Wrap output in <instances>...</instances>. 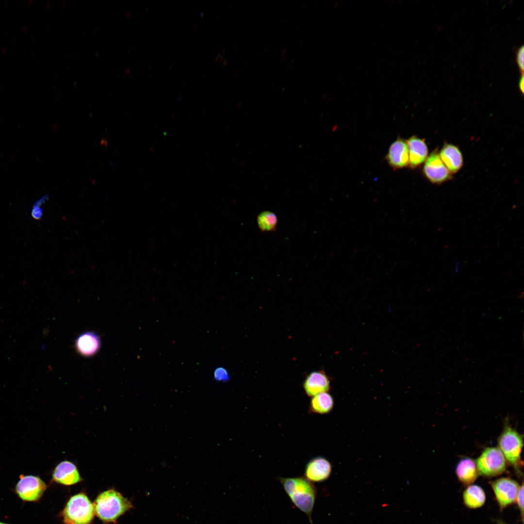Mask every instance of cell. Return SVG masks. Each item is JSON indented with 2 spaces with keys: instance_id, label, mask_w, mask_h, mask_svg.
<instances>
[{
  "instance_id": "20",
  "label": "cell",
  "mask_w": 524,
  "mask_h": 524,
  "mask_svg": "<svg viewBox=\"0 0 524 524\" xmlns=\"http://www.w3.org/2000/svg\"><path fill=\"white\" fill-rule=\"evenodd\" d=\"M214 377L217 381H226L229 379V375L227 371L223 368H218L214 372Z\"/></svg>"
},
{
  "instance_id": "8",
  "label": "cell",
  "mask_w": 524,
  "mask_h": 524,
  "mask_svg": "<svg viewBox=\"0 0 524 524\" xmlns=\"http://www.w3.org/2000/svg\"><path fill=\"white\" fill-rule=\"evenodd\" d=\"M423 172L427 179L435 183L443 182L450 178V172L436 152L426 160Z\"/></svg>"
},
{
  "instance_id": "13",
  "label": "cell",
  "mask_w": 524,
  "mask_h": 524,
  "mask_svg": "<svg viewBox=\"0 0 524 524\" xmlns=\"http://www.w3.org/2000/svg\"><path fill=\"white\" fill-rule=\"evenodd\" d=\"M389 164L395 169L406 167L409 164V152L406 142L398 138L390 146L386 156Z\"/></svg>"
},
{
  "instance_id": "12",
  "label": "cell",
  "mask_w": 524,
  "mask_h": 524,
  "mask_svg": "<svg viewBox=\"0 0 524 524\" xmlns=\"http://www.w3.org/2000/svg\"><path fill=\"white\" fill-rule=\"evenodd\" d=\"M303 388L307 395L312 397L328 391L329 380L324 371H314L307 376L303 383Z\"/></svg>"
},
{
  "instance_id": "3",
  "label": "cell",
  "mask_w": 524,
  "mask_h": 524,
  "mask_svg": "<svg viewBox=\"0 0 524 524\" xmlns=\"http://www.w3.org/2000/svg\"><path fill=\"white\" fill-rule=\"evenodd\" d=\"M94 506L84 493L72 496L62 513L66 524H89L95 515Z\"/></svg>"
},
{
  "instance_id": "14",
  "label": "cell",
  "mask_w": 524,
  "mask_h": 524,
  "mask_svg": "<svg viewBox=\"0 0 524 524\" xmlns=\"http://www.w3.org/2000/svg\"><path fill=\"white\" fill-rule=\"evenodd\" d=\"M409 152V164L411 168H415L426 159L428 149L425 141L416 136H412L406 142Z\"/></svg>"
},
{
  "instance_id": "1",
  "label": "cell",
  "mask_w": 524,
  "mask_h": 524,
  "mask_svg": "<svg viewBox=\"0 0 524 524\" xmlns=\"http://www.w3.org/2000/svg\"><path fill=\"white\" fill-rule=\"evenodd\" d=\"M293 504L305 513L311 524V513L316 497V490L311 482L305 477L278 478Z\"/></svg>"
},
{
  "instance_id": "18",
  "label": "cell",
  "mask_w": 524,
  "mask_h": 524,
  "mask_svg": "<svg viewBox=\"0 0 524 524\" xmlns=\"http://www.w3.org/2000/svg\"><path fill=\"white\" fill-rule=\"evenodd\" d=\"M463 498L467 507L476 508L484 504L486 495L482 488L478 485H473L468 486L464 491Z\"/></svg>"
},
{
  "instance_id": "23",
  "label": "cell",
  "mask_w": 524,
  "mask_h": 524,
  "mask_svg": "<svg viewBox=\"0 0 524 524\" xmlns=\"http://www.w3.org/2000/svg\"><path fill=\"white\" fill-rule=\"evenodd\" d=\"M40 205L36 202L34 203L31 212L32 216L36 220L40 219L43 215V211L40 207Z\"/></svg>"
},
{
  "instance_id": "6",
  "label": "cell",
  "mask_w": 524,
  "mask_h": 524,
  "mask_svg": "<svg viewBox=\"0 0 524 524\" xmlns=\"http://www.w3.org/2000/svg\"><path fill=\"white\" fill-rule=\"evenodd\" d=\"M46 488V484L39 477L21 475L16 485V491L22 500L32 502L39 499Z\"/></svg>"
},
{
  "instance_id": "17",
  "label": "cell",
  "mask_w": 524,
  "mask_h": 524,
  "mask_svg": "<svg viewBox=\"0 0 524 524\" xmlns=\"http://www.w3.org/2000/svg\"><path fill=\"white\" fill-rule=\"evenodd\" d=\"M334 401L332 396L327 392L318 393L311 399L309 407L310 413L326 414L333 409Z\"/></svg>"
},
{
  "instance_id": "22",
  "label": "cell",
  "mask_w": 524,
  "mask_h": 524,
  "mask_svg": "<svg viewBox=\"0 0 524 524\" xmlns=\"http://www.w3.org/2000/svg\"><path fill=\"white\" fill-rule=\"evenodd\" d=\"M524 486L522 484L521 486H520L518 489L517 494L516 496V500L517 501L518 507L521 511L522 514H523L524 509Z\"/></svg>"
},
{
  "instance_id": "9",
  "label": "cell",
  "mask_w": 524,
  "mask_h": 524,
  "mask_svg": "<svg viewBox=\"0 0 524 524\" xmlns=\"http://www.w3.org/2000/svg\"><path fill=\"white\" fill-rule=\"evenodd\" d=\"M331 472V465L325 458L317 457L307 464L304 472L305 478L313 482L323 481L328 479Z\"/></svg>"
},
{
  "instance_id": "25",
  "label": "cell",
  "mask_w": 524,
  "mask_h": 524,
  "mask_svg": "<svg viewBox=\"0 0 524 524\" xmlns=\"http://www.w3.org/2000/svg\"><path fill=\"white\" fill-rule=\"evenodd\" d=\"M0 524H7L2 523V522H0Z\"/></svg>"
},
{
  "instance_id": "4",
  "label": "cell",
  "mask_w": 524,
  "mask_h": 524,
  "mask_svg": "<svg viewBox=\"0 0 524 524\" xmlns=\"http://www.w3.org/2000/svg\"><path fill=\"white\" fill-rule=\"evenodd\" d=\"M498 446L507 461L518 470L523 465L521 458L523 436L507 424L498 439Z\"/></svg>"
},
{
  "instance_id": "5",
  "label": "cell",
  "mask_w": 524,
  "mask_h": 524,
  "mask_svg": "<svg viewBox=\"0 0 524 524\" xmlns=\"http://www.w3.org/2000/svg\"><path fill=\"white\" fill-rule=\"evenodd\" d=\"M478 473L486 476L499 475L505 472L507 460L498 447L486 448L475 461Z\"/></svg>"
},
{
  "instance_id": "19",
  "label": "cell",
  "mask_w": 524,
  "mask_h": 524,
  "mask_svg": "<svg viewBox=\"0 0 524 524\" xmlns=\"http://www.w3.org/2000/svg\"><path fill=\"white\" fill-rule=\"evenodd\" d=\"M277 222L276 214L270 211L261 213L257 218L258 226L263 231H270L275 229Z\"/></svg>"
},
{
  "instance_id": "24",
  "label": "cell",
  "mask_w": 524,
  "mask_h": 524,
  "mask_svg": "<svg viewBox=\"0 0 524 524\" xmlns=\"http://www.w3.org/2000/svg\"><path fill=\"white\" fill-rule=\"evenodd\" d=\"M519 86L521 91L522 92V94H523L524 89V75H522L520 79Z\"/></svg>"
},
{
  "instance_id": "2",
  "label": "cell",
  "mask_w": 524,
  "mask_h": 524,
  "mask_svg": "<svg viewBox=\"0 0 524 524\" xmlns=\"http://www.w3.org/2000/svg\"><path fill=\"white\" fill-rule=\"evenodd\" d=\"M95 513L102 521L113 522L132 508L131 503L114 490L101 493L94 504Z\"/></svg>"
},
{
  "instance_id": "21",
  "label": "cell",
  "mask_w": 524,
  "mask_h": 524,
  "mask_svg": "<svg viewBox=\"0 0 524 524\" xmlns=\"http://www.w3.org/2000/svg\"><path fill=\"white\" fill-rule=\"evenodd\" d=\"M516 61L522 75H523L524 67V46L520 47L516 55Z\"/></svg>"
},
{
  "instance_id": "11",
  "label": "cell",
  "mask_w": 524,
  "mask_h": 524,
  "mask_svg": "<svg viewBox=\"0 0 524 524\" xmlns=\"http://www.w3.org/2000/svg\"><path fill=\"white\" fill-rule=\"evenodd\" d=\"M99 336L91 331L80 334L75 340V347L82 356L89 357L94 356L99 350L101 345Z\"/></svg>"
},
{
  "instance_id": "15",
  "label": "cell",
  "mask_w": 524,
  "mask_h": 524,
  "mask_svg": "<svg viewBox=\"0 0 524 524\" xmlns=\"http://www.w3.org/2000/svg\"><path fill=\"white\" fill-rule=\"evenodd\" d=\"M439 156L449 171L457 172L462 166L463 158L458 148L451 144H445L441 149Z\"/></svg>"
},
{
  "instance_id": "16",
  "label": "cell",
  "mask_w": 524,
  "mask_h": 524,
  "mask_svg": "<svg viewBox=\"0 0 524 524\" xmlns=\"http://www.w3.org/2000/svg\"><path fill=\"white\" fill-rule=\"evenodd\" d=\"M456 473L458 480L468 485L473 483L478 475L475 461L470 458H462L458 463Z\"/></svg>"
},
{
  "instance_id": "7",
  "label": "cell",
  "mask_w": 524,
  "mask_h": 524,
  "mask_svg": "<svg viewBox=\"0 0 524 524\" xmlns=\"http://www.w3.org/2000/svg\"><path fill=\"white\" fill-rule=\"evenodd\" d=\"M501 508L514 503L519 488L518 483L510 478H501L491 483Z\"/></svg>"
},
{
  "instance_id": "10",
  "label": "cell",
  "mask_w": 524,
  "mask_h": 524,
  "mask_svg": "<svg viewBox=\"0 0 524 524\" xmlns=\"http://www.w3.org/2000/svg\"><path fill=\"white\" fill-rule=\"evenodd\" d=\"M52 477L54 482L66 486L75 484L82 480L76 466L68 460L63 461L55 467Z\"/></svg>"
}]
</instances>
